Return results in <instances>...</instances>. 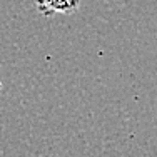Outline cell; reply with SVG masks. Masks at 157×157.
<instances>
[{"label": "cell", "instance_id": "1", "mask_svg": "<svg viewBox=\"0 0 157 157\" xmlns=\"http://www.w3.org/2000/svg\"><path fill=\"white\" fill-rule=\"evenodd\" d=\"M80 5V0H35L40 13L50 17L55 13H72Z\"/></svg>", "mask_w": 157, "mask_h": 157}]
</instances>
